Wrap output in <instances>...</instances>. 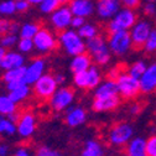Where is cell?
Masks as SVG:
<instances>
[{"label":"cell","instance_id":"23","mask_svg":"<svg viewBox=\"0 0 156 156\" xmlns=\"http://www.w3.org/2000/svg\"><path fill=\"white\" fill-rule=\"evenodd\" d=\"M16 112V103L10 98L9 94H0V114L9 116Z\"/></svg>","mask_w":156,"mask_h":156},{"label":"cell","instance_id":"47","mask_svg":"<svg viewBox=\"0 0 156 156\" xmlns=\"http://www.w3.org/2000/svg\"><path fill=\"white\" fill-rule=\"evenodd\" d=\"M14 156H31V155H30V150L27 147H19L15 151Z\"/></svg>","mask_w":156,"mask_h":156},{"label":"cell","instance_id":"11","mask_svg":"<svg viewBox=\"0 0 156 156\" xmlns=\"http://www.w3.org/2000/svg\"><path fill=\"white\" fill-rule=\"evenodd\" d=\"M72 17H73V14H72L69 6L68 5H61L60 8L56 9L51 14L50 21H51L52 26L55 27V30L63 31L71 26Z\"/></svg>","mask_w":156,"mask_h":156},{"label":"cell","instance_id":"4","mask_svg":"<svg viewBox=\"0 0 156 156\" xmlns=\"http://www.w3.org/2000/svg\"><path fill=\"white\" fill-rule=\"evenodd\" d=\"M115 82L118 87V94L124 99H133L141 92L140 81L129 74L126 71L116 78Z\"/></svg>","mask_w":156,"mask_h":156},{"label":"cell","instance_id":"5","mask_svg":"<svg viewBox=\"0 0 156 156\" xmlns=\"http://www.w3.org/2000/svg\"><path fill=\"white\" fill-rule=\"evenodd\" d=\"M108 47L110 52L115 56H123L131 48V37L129 30H120L109 34Z\"/></svg>","mask_w":156,"mask_h":156},{"label":"cell","instance_id":"30","mask_svg":"<svg viewBox=\"0 0 156 156\" xmlns=\"http://www.w3.org/2000/svg\"><path fill=\"white\" fill-rule=\"evenodd\" d=\"M78 35H80L83 40H88V38L94 37L95 35H98V27L92 24H84L78 29Z\"/></svg>","mask_w":156,"mask_h":156},{"label":"cell","instance_id":"43","mask_svg":"<svg viewBox=\"0 0 156 156\" xmlns=\"http://www.w3.org/2000/svg\"><path fill=\"white\" fill-rule=\"evenodd\" d=\"M31 4L29 3V0H16V11L19 12H25L30 9Z\"/></svg>","mask_w":156,"mask_h":156},{"label":"cell","instance_id":"8","mask_svg":"<svg viewBox=\"0 0 156 156\" xmlns=\"http://www.w3.org/2000/svg\"><path fill=\"white\" fill-rule=\"evenodd\" d=\"M151 24L146 20H138L136 24L130 29V37H131V48L141 50L147 40L151 32Z\"/></svg>","mask_w":156,"mask_h":156},{"label":"cell","instance_id":"53","mask_svg":"<svg viewBox=\"0 0 156 156\" xmlns=\"http://www.w3.org/2000/svg\"><path fill=\"white\" fill-rule=\"evenodd\" d=\"M6 51H5V48L0 45V61H2V58H3V56H4V53H5Z\"/></svg>","mask_w":156,"mask_h":156},{"label":"cell","instance_id":"22","mask_svg":"<svg viewBox=\"0 0 156 156\" xmlns=\"http://www.w3.org/2000/svg\"><path fill=\"white\" fill-rule=\"evenodd\" d=\"M118 94V87L116 82L113 80H107L101 82L94 88V98H102V97H110Z\"/></svg>","mask_w":156,"mask_h":156},{"label":"cell","instance_id":"35","mask_svg":"<svg viewBox=\"0 0 156 156\" xmlns=\"http://www.w3.org/2000/svg\"><path fill=\"white\" fill-rule=\"evenodd\" d=\"M35 48L34 40L32 38H26V37H20V40L17 41V50L21 53H29Z\"/></svg>","mask_w":156,"mask_h":156},{"label":"cell","instance_id":"37","mask_svg":"<svg viewBox=\"0 0 156 156\" xmlns=\"http://www.w3.org/2000/svg\"><path fill=\"white\" fill-rule=\"evenodd\" d=\"M144 50L147 53H155L156 52V29H152L147 40L144 45Z\"/></svg>","mask_w":156,"mask_h":156},{"label":"cell","instance_id":"20","mask_svg":"<svg viewBox=\"0 0 156 156\" xmlns=\"http://www.w3.org/2000/svg\"><path fill=\"white\" fill-rule=\"evenodd\" d=\"M90 66H92V56L87 52H83L77 56H73L72 61L69 63V69L73 73H78V72L87 71Z\"/></svg>","mask_w":156,"mask_h":156},{"label":"cell","instance_id":"25","mask_svg":"<svg viewBox=\"0 0 156 156\" xmlns=\"http://www.w3.org/2000/svg\"><path fill=\"white\" fill-rule=\"evenodd\" d=\"M103 147L97 140H87L82 150V156H102Z\"/></svg>","mask_w":156,"mask_h":156},{"label":"cell","instance_id":"9","mask_svg":"<svg viewBox=\"0 0 156 156\" xmlns=\"http://www.w3.org/2000/svg\"><path fill=\"white\" fill-rule=\"evenodd\" d=\"M32 40H34L35 48L42 53L51 52L57 47V40L55 35L47 29H40L37 31V34L34 36Z\"/></svg>","mask_w":156,"mask_h":156},{"label":"cell","instance_id":"57","mask_svg":"<svg viewBox=\"0 0 156 156\" xmlns=\"http://www.w3.org/2000/svg\"><path fill=\"white\" fill-rule=\"evenodd\" d=\"M36 156H37V155H36Z\"/></svg>","mask_w":156,"mask_h":156},{"label":"cell","instance_id":"31","mask_svg":"<svg viewBox=\"0 0 156 156\" xmlns=\"http://www.w3.org/2000/svg\"><path fill=\"white\" fill-rule=\"evenodd\" d=\"M62 5L61 0H44V2L38 5L40 6V11L44 14H52L56 9H58Z\"/></svg>","mask_w":156,"mask_h":156},{"label":"cell","instance_id":"46","mask_svg":"<svg viewBox=\"0 0 156 156\" xmlns=\"http://www.w3.org/2000/svg\"><path fill=\"white\" fill-rule=\"evenodd\" d=\"M23 84H25V81H24V80H17V81H12V82L6 83V88H8V90H12V89L20 87V86H23ZM26 84H27V83H26Z\"/></svg>","mask_w":156,"mask_h":156},{"label":"cell","instance_id":"45","mask_svg":"<svg viewBox=\"0 0 156 156\" xmlns=\"http://www.w3.org/2000/svg\"><path fill=\"white\" fill-rule=\"evenodd\" d=\"M86 24V20H84V17H82V16H74L73 15V17H72V21H71V27H73V29H80L81 26H83Z\"/></svg>","mask_w":156,"mask_h":156},{"label":"cell","instance_id":"3","mask_svg":"<svg viewBox=\"0 0 156 156\" xmlns=\"http://www.w3.org/2000/svg\"><path fill=\"white\" fill-rule=\"evenodd\" d=\"M60 42L65 50V52L69 56H77L80 53L86 52L87 46L83 38L78 35L74 30H63L60 32Z\"/></svg>","mask_w":156,"mask_h":156},{"label":"cell","instance_id":"40","mask_svg":"<svg viewBox=\"0 0 156 156\" xmlns=\"http://www.w3.org/2000/svg\"><path fill=\"white\" fill-rule=\"evenodd\" d=\"M120 4L123 8L136 10L141 6V0H120Z\"/></svg>","mask_w":156,"mask_h":156},{"label":"cell","instance_id":"16","mask_svg":"<svg viewBox=\"0 0 156 156\" xmlns=\"http://www.w3.org/2000/svg\"><path fill=\"white\" fill-rule=\"evenodd\" d=\"M140 88L143 93L156 92V62L149 65L140 78Z\"/></svg>","mask_w":156,"mask_h":156},{"label":"cell","instance_id":"49","mask_svg":"<svg viewBox=\"0 0 156 156\" xmlns=\"http://www.w3.org/2000/svg\"><path fill=\"white\" fill-rule=\"evenodd\" d=\"M20 25L16 24V23H11V26H10V34H17L20 32Z\"/></svg>","mask_w":156,"mask_h":156},{"label":"cell","instance_id":"12","mask_svg":"<svg viewBox=\"0 0 156 156\" xmlns=\"http://www.w3.org/2000/svg\"><path fill=\"white\" fill-rule=\"evenodd\" d=\"M36 129V118L32 113H24L19 116V120L16 122V133L23 139H27L35 133Z\"/></svg>","mask_w":156,"mask_h":156},{"label":"cell","instance_id":"13","mask_svg":"<svg viewBox=\"0 0 156 156\" xmlns=\"http://www.w3.org/2000/svg\"><path fill=\"white\" fill-rule=\"evenodd\" d=\"M120 9V0H97L95 3L97 15L103 20H110Z\"/></svg>","mask_w":156,"mask_h":156},{"label":"cell","instance_id":"33","mask_svg":"<svg viewBox=\"0 0 156 156\" xmlns=\"http://www.w3.org/2000/svg\"><path fill=\"white\" fill-rule=\"evenodd\" d=\"M88 77H89V89H93L102 82V74L97 67L90 66L88 68Z\"/></svg>","mask_w":156,"mask_h":156},{"label":"cell","instance_id":"56","mask_svg":"<svg viewBox=\"0 0 156 156\" xmlns=\"http://www.w3.org/2000/svg\"><path fill=\"white\" fill-rule=\"evenodd\" d=\"M102 156H103V155H102Z\"/></svg>","mask_w":156,"mask_h":156},{"label":"cell","instance_id":"14","mask_svg":"<svg viewBox=\"0 0 156 156\" xmlns=\"http://www.w3.org/2000/svg\"><path fill=\"white\" fill-rule=\"evenodd\" d=\"M45 68H46V62L44 58H35L34 61H31L29 66H26L25 68V74H24L25 83H27L29 86L34 84L45 73Z\"/></svg>","mask_w":156,"mask_h":156},{"label":"cell","instance_id":"44","mask_svg":"<svg viewBox=\"0 0 156 156\" xmlns=\"http://www.w3.org/2000/svg\"><path fill=\"white\" fill-rule=\"evenodd\" d=\"M10 26H11V21H9L8 19H0V35L9 34Z\"/></svg>","mask_w":156,"mask_h":156},{"label":"cell","instance_id":"17","mask_svg":"<svg viewBox=\"0 0 156 156\" xmlns=\"http://www.w3.org/2000/svg\"><path fill=\"white\" fill-rule=\"evenodd\" d=\"M68 6L74 16L88 17L95 11L94 0H72Z\"/></svg>","mask_w":156,"mask_h":156},{"label":"cell","instance_id":"15","mask_svg":"<svg viewBox=\"0 0 156 156\" xmlns=\"http://www.w3.org/2000/svg\"><path fill=\"white\" fill-rule=\"evenodd\" d=\"M120 104V95L115 94L110 97H102V98H94L92 103V109L97 113H105L114 110L115 108H118Z\"/></svg>","mask_w":156,"mask_h":156},{"label":"cell","instance_id":"19","mask_svg":"<svg viewBox=\"0 0 156 156\" xmlns=\"http://www.w3.org/2000/svg\"><path fill=\"white\" fill-rule=\"evenodd\" d=\"M21 66H25V57L21 52H14V51L5 52L2 61H0V68L3 71L17 68Z\"/></svg>","mask_w":156,"mask_h":156},{"label":"cell","instance_id":"38","mask_svg":"<svg viewBox=\"0 0 156 156\" xmlns=\"http://www.w3.org/2000/svg\"><path fill=\"white\" fill-rule=\"evenodd\" d=\"M146 154L147 156H156V135H151L146 140Z\"/></svg>","mask_w":156,"mask_h":156},{"label":"cell","instance_id":"39","mask_svg":"<svg viewBox=\"0 0 156 156\" xmlns=\"http://www.w3.org/2000/svg\"><path fill=\"white\" fill-rule=\"evenodd\" d=\"M143 14L145 16L152 17L156 15V5L152 2H146V4L143 6Z\"/></svg>","mask_w":156,"mask_h":156},{"label":"cell","instance_id":"55","mask_svg":"<svg viewBox=\"0 0 156 156\" xmlns=\"http://www.w3.org/2000/svg\"><path fill=\"white\" fill-rule=\"evenodd\" d=\"M145 2H152V3H155L156 0H145Z\"/></svg>","mask_w":156,"mask_h":156},{"label":"cell","instance_id":"18","mask_svg":"<svg viewBox=\"0 0 156 156\" xmlns=\"http://www.w3.org/2000/svg\"><path fill=\"white\" fill-rule=\"evenodd\" d=\"M87 119V112L82 107H68L66 109L65 120L68 126L76 128L82 125Z\"/></svg>","mask_w":156,"mask_h":156},{"label":"cell","instance_id":"26","mask_svg":"<svg viewBox=\"0 0 156 156\" xmlns=\"http://www.w3.org/2000/svg\"><path fill=\"white\" fill-rule=\"evenodd\" d=\"M16 133V123L10 120L8 116L0 114V135L11 136Z\"/></svg>","mask_w":156,"mask_h":156},{"label":"cell","instance_id":"51","mask_svg":"<svg viewBox=\"0 0 156 156\" xmlns=\"http://www.w3.org/2000/svg\"><path fill=\"white\" fill-rule=\"evenodd\" d=\"M140 112V105L139 104H133L131 107H130V113L133 114V115H136Z\"/></svg>","mask_w":156,"mask_h":156},{"label":"cell","instance_id":"48","mask_svg":"<svg viewBox=\"0 0 156 156\" xmlns=\"http://www.w3.org/2000/svg\"><path fill=\"white\" fill-rule=\"evenodd\" d=\"M9 154V147L6 144L0 143V156H8Z\"/></svg>","mask_w":156,"mask_h":156},{"label":"cell","instance_id":"21","mask_svg":"<svg viewBox=\"0 0 156 156\" xmlns=\"http://www.w3.org/2000/svg\"><path fill=\"white\" fill-rule=\"evenodd\" d=\"M126 156H147L146 140L140 136L133 138L126 144Z\"/></svg>","mask_w":156,"mask_h":156},{"label":"cell","instance_id":"34","mask_svg":"<svg viewBox=\"0 0 156 156\" xmlns=\"http://www.w3.org/2000/svg\"><path fill=\"white\" fill-rule=\"evenodd\" d=\"M16 12V0H3L0 2V15H12Z\"/></svg>","mask_w":156,"mask_h":156},{"label":"cell","instance_id":"50","mask_svg":"<svg viewBox=\"0 0 156 156\" xmlns=\"http://www.w3.org/2000/svg\"><path fill=\"white\" fill-rule=\"evenodd\" d=\"M55 78H56L57 84H63V83H65V81H66V77H65L63 74H61V73L56 74V76H55Z\"/></svg>","mask_w":156,"mask_h":156},{"label":"cell","instance_id":"32","mask_svg":"<svg viewBox=\"0 0 156 156\" xmlns=\"http://www.w3.org/2000/svg\"><path fill=\"white\" fill-rule=\"evenodd\" d=\"M146 63L144 62V61H136V62H134L130 67H129V69H128V73L129 74H131L133 77H135V78H138V80H140L141 78V76L144 74V72L146 71Z\"/></svg>","mask_w":156,"mask_h":156},{"label":"cell","instance_id":"7","mask_svg":"<svg viewBox=\"0 0 156 156\" xmlns=\"http://www.w3.org/2000/svg\"><path fill=\"white\" fill-rule=\"evenodd\" d=\"M134 136V128L129 123H118L115 124L108 135L109 143L113 146H124Z\"/></svg>","mask_w":156,"mask_h":156},{"label":"cell","instance_id":"27","mask_svg":"<svg viewBox=\"0 0 156 156\" xmlns=\"http://www.w3.org/2000/svg\"><path fill=\"white\" fill-rule=\"evenodd\" d=\"M25 68H26V66H21V67H17V68H11V69L5 71L3 74L4 82L9 83L12 81H17V80H24Z\"/></svg>","mask_w":156,"mask_h":156},{"label":"cell","instance_id":"54","mask_svg":"<svg viewBox=\"0 0 156 156\" xmlns=\"http://www.w3.org/2000/svg\"><path fill=\"white\" fill-rule=\"evenodd\" d=\"M61 2H62V4H69L72 0H61Z\"/></svg>","mask_w":156,"mask_h":156},{"label":"cell","instance_id":"10","mask_svg":"<svg viewBox=\"0 0 156 156\" xmlns=\"http://www.w3.org/2000/svg\"><path fill=\"white\" fill-rule=\"evenodd\" d=\"M73 99H74V92L73 89L71 88H67V87H63V88H58L53 95L51 97V107L53 110L56 112H63L66 110L72 103H73Z\"/></svg>","mask_w":156,"mask_h":156},{"label":"cell","instance_id":"24","mask_svg":"<svg viewBox=\"0 0 156 156\" xmlns=\"http://www.w3.org/2000/svg\"><path fill=\"white\" fill-rule=\"evenodd\" d=\"M30 95V87L29 84H23L20 87H17L12 90H9V97L17 104V103H21L25 99H27V97Z\"/></svg>","mask_w":156,"mask_h":156},{"label":"cell","instance_id":"2","mask_svg":"<svg viewBox=\"0 0 156 156\" xmlns=\"http://www.w3.org/2000/svg\"><path fill=\"white\" fill-rule=\"evenodd\" d=\"M138 21V14L133 9L123 8L116 12L107 25L108 34L120 31V30H130Z\"/></svg>","mask_w":156,"mask_h":156},{"label":"cell","instance_id":"28","mask_svg":"<svg viewBox=\"0 0 156 156\" xmlns=\"http://www.w3.org/2000/svg\"><path fill=\"white\" fill-rule=\"evenodd\" d=\"M73 82L76 87L81 89H89V77H88V69L83 72L73 73Z\"/></svg>","mask_w":156,"mask_h":156},{"label":"cell","instance_id":"6","mask_svg":"<svg viewBox=\"0 0 156 156\" xmlns=\"http://www.w3.org/2000/svg\"><path fill=\"white\" fill-rule=\"evenodd\" d=\"M57 82L55 76L50 73H44L38 80L34 83V93L37 98L42 101H48L53 93L57 90Z\"/></svg>","mask_w":156,"mask_h":156},{"label":"cell","instance_id":"41","mask_svg":"<svg viewBox=\"0 0 156 156\" xmlns=\"http://www.w3.org/2000/svg\"><path fill=\"white\" fill-rule=\"evenodd\" d=\"M37 156H60V154L48 146H41L37 150Z\"/></svg>","mask_w":156,"mask_h":156},{"label":"cell","instance_id":"1","mask_svg":"<svg viewBox=\"0 0 156 156\" xmlns=\"http://www.w3.org/2000/svg\"><path fill=\"white\" fill-rule=\"evenodd\" d=\"M86 46L88 53L92 56V60L99 66H105L109 63L112 58V52L108 47V44L105 42L104 37L101 35H95L92 38L86 40Z\"/></svg>","mask_w":156,"mask_h":156},{"label":"cell","instance_id":"29","mask_svg":"<svg viewBox=\"0 0 156 156\" xmlns=\"http://www.w3.org/2000/svg\"><path fill=\"white\" fill-rule=\"evenodd\" d=\"M40 25L36 23H26L20 27V37H26V38H34V36L40 30Z\"/></svg>","mask_w":156,"mask_h":156},{"label":"cell","instance_id":"36","mask_svg":"<svg viewBox=\"0 0 156 156\" xmlns=\"http://www.w3.org/2000/svg\"><path fill=\"white\" fill-rule=\"evenodd\" d=\"M0 45L4 48H10L14 47L15 45H17V35L16 34H5L3 35V37L0 38Z\"/></svg>","mask_w":156,"mask_h":156},{"label":"cell","instance_id":"52","mask_svg":"<svg viewBox=\"0 0 156 156\" xmlns=\"http://www.w3.org/2000/svg\"><path fill=\"white\" fill-rule=\"evenodd\" d=\"M42 2H44V0H29V3L31 5H40Z\"/></svg>","mask_w":156,"mask_h":156},{"label":"cell","instance_id":"42","mask_svg":"<svg viewBox=\"0 0 156 156\" xmlns=\"http://www.w3.org/2000/svg\"><path fill=\"white\" fill-rule=\"evenodd\" d=\"M123 72H125V71H124V67H122V66H115V67H113V68L108 72V80L116 81V78H118Z\"/></svg>","mask_w":156,"mask_h":156}]
</instances>
